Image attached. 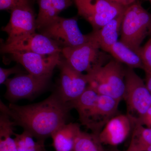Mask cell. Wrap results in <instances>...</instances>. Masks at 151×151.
I'll return each instance as SVG.
<instances>
[{"label": "cell", "mask_w": 151, "mask_h": 151, "mask_svg": "<svg viewBox=\"0 0 151 151\" xmlns=\"http://www.w3.org/2000/svg\"><path fill=\"white\" fill-rule=\"evenodd\" d=\"M72 109L70 102L63 101L56 91L43 101L30 105L7 106L1 101L0 104L1 112L8 115L16 126L43 140L67 123Z\"/></svg>", "instance_id": "obj_1"}, {"label": "cell", "mask_w": 151, "mask_h": 151, "mask_svg": "<svg viewBox=\"0 0 151 151\" xmlns=\"http://www.w3.org/2000/svg\"><path fill=\"white\" fill-rule=\"evenodd\" d=\"M120 101L106 95H100L87 88L76 100L71 103L78 113L81 125L99 136L105 125L118 115Z\"/></svg>", "instance_id": "obj_2"}, {"label": "cell", "mask_w": 151, "mask_h": 151, "mask_svg": "<svg viewBox=\"0 0 151 151\" xmlns=\"http://www.w3.org/2000/svg\"><path fill=\"white\" fill-rule=\"evenodd\" d=\"M126 69L121 63L111 60L86 73L88 86L100 95L110 96L121 102L125 92Z\"/></svg>", "instance_id": "obj_3"}, {"label": "cell", "mask_w": 151, "mask_h": 151, "mask_svg": "<svg viewBox=\"0 0 151 151\" xmlns=\"http://www.w3.org/2000/svg\"><path fill=\"white\" fill-rule=\"evenodd\" d=\"M151 33V14L137 1L126 7L121 27L120 41L139 55L141 45Z\"/></svg>", "instance_id": "obj_4"}, {"label": "cell", "mask_w": 151, "mask_h": 151, "mask_svg": "<svg viewBox=\"0 0 151 151\" xmlns=\"http://www.w3.org/2000/svg\"><path fill=\"white\" fill-rule=\"evenodd\" d=\"M125 83L123 100L127 105V114L136 124L150 107L151 94L145 82L133 68H126Z\"/></svg>", "instance_id": "obj_5"}, {"label": "cell", "mask_w": 151, "mask_h": 151, "mask_svg": "<svg viewBox=\"0 0 151 151\" xmlns=\"http://www.w3.org/2000/svg\"><path fill=\"white\" fill-rule=\"evenodd\" d=\"M100 49L96 42L89 41L78 46L62 48L64 59L76 70L86 73L97 66L104 65L109 59V55Z\"/></svg>", "instance_id": "obj_6"}, {"label": "cell", "mask_w": 151, "mask_h": 151, "mask_svg": "<svg viewBox=\"0 0 151 151\" xmlns=\"http://www.w3.org/2000/svg\"><path fill=\"white\" fill-rule=\"evenodd\" d=\"M40 30L41 33L54 40L62 48L78 46L89 40L88 34L81 32L76 17H58Z\"/></svg>", "instance_id": "obj_7"}, {"label": "cell", "mask_w": 151, "mask_h": 151, "mask_svg": "<svg viewBox=\"0 0 151 151\" xmlns=\"http://www.w3.org/2000/svg\"><path fill=\"white\" fill-rule=\"evenodd\" d=\"M52 75L38 76L28 73L8 78L5 97L12 103L22 99L32 100L45 89Z\"/></svg>", "instance_id": "obj_8"}, {"label": "cell", "mask_w": 151, "mask_h": 151, "mask_svg": "<svg viewBox=\"0 0 151 151\" xmlns=\"http://www.w3.org/2000/svg\"><path fill=\"white\" fill-rule=\"evenodd\" d=\"M62 48L54 40L42 34L34 32L23 36L3 44L1 52L4 53L30 52L43 55L61 53Z\"/></svg>", "instance_id": "obj_9"}, {"label": "cell", "mask_w": 151, "mask_h": 151, "mask_svg": "<svg viewBox=\"0 0 151 151\" xmlns=\"http://www.w3.org/2000/svg\"><path fill=\"white\" fill-rule=\"evenodd\" d=\"M60 70L59 84L57 90L59 96L65 102L77 99L88 86L86 74L76 70L64 59L58 65Z\"/></svg>", "instance_id": "obj_10"}, {"label": "cell", "mask_w": 151, "mask_h": 151, "mask_svg": "<svg viewBox=\"0 0 151 151\" xmlns=\"http://www.w3.org/2000/svg\"><path fill=\"white\" fill-rule=\"evenodd\" d=\"M11 17L7 24L2 28L8 38L5 43H9L21 37L35 32L36 19L30 3L20 6L11 11Z\"/></svg>", "instance_id": "obj_11"}, {"label": "cell", "mask_w": 151, "mask_h": 151, "mask_svg": "<svg viewBox=\"0 0 151 151\" xmlns=\"http://www.w3.org/2000/svg\"><path fill=\"white\" fill-rule=\"evenodd\" d=\"M10 54L28 73L38 76L52 75L55 68L58 66L62 59L60 53L43 55L33 52H14Z\"/></svg>", "instance_id": "obj_12"}, {"label": "cell", "mask_w": 151, "mask_h": 151, "mask_svg": "<svg viewBox=\"0 0 151 151\" xmlns=\"http://www.w3.org/2000/svg\"><path fill=\"white\" fill-rule=\"evenodd\" d=\"M135 124L127 114L116 115L100 132L99 139L103 145L116 147L126 140L133 131Z\"/></svg>", "instance_id": "obj_13"}, {"label": "cell", "mask_w": 151, "mask_h": 151, "mask_svg": "<svg viewBox=\"0 0 151 151\" xmlns=\"http://www.w3.org/2000/svg\"><path fill=\"white\" fill-rule=\"evenodd\" d=\"M124 12L103 27L93 30L88 34L89 39L96 42L100 49L105 52H107L111 46L119 41Z\"/></svg>", "instance_id": "obj_14"}, {"label": "cell", "mask_w": 151, "mask_h": 151, "mask_svg": "<svg viewBox=\"0 0 151 151\" xmlns=\"http://www.w3.org/2000/svg\"><path fill=\"white\" fill-rule=\"evenodd\" d=\"M38 14L36 18L37 29L40 30L55 20L59 14L72 5V0H37Z\"/></svg>", "instance_id": "obj_15"}, {"label": "cell", "mask_w": 151, "mask_h": 151, "mask_svg": "<svg viewBox=\"0 0 151 151\" xmlns=\"http://www.w3.org/2000/svg\"><path fill=\"white\" fill-rule=\"evenodd\" d=\"M81 131L80 124L77 123H66L60 127L51 137L55 151H73Z\"/></svg>", "instance_id": "obj_16"}, {"label": "cell", "mask_w": 151, "mask_h": 151, "mask_svg": "<svg viewBox=\"0 0 151 151\" xmlns=\"http://www.w3.org/2000/svg\"><path fill=\"white\" fill-rule=\"evenodd\" d=\"M78 10V15L87 22L98 15L121 5L107 0H72Z\"/></svg>", "instance_id": "obj_17"}, {"label": "cell", "mask_w": 151, "mask_h": 151, "mask_svg": "<svg viewBox=\"0 0 151 151\" xmlns=\"http://www.w3.org/2000/svg\"><path fill=\"white\" fill-rule=\"evenodd\" d=\"M109 53L113 58L128 67L144 69V66L140 56L124 43L118 41L108 50Z\"/></svg>", "instance_id": "obj_18"}, {"label": "cell", "mask_w": 151, "mask_h": 151, "mask_svg": "<svg viewBox=\"0 0 151 151\" xmlns=\"http://www.w3.org/2000/svg\"><path fill=\"white\" fill-rule=\"evenodd\" d=\"M16 125L6 113L1 111L0 115V151H17L14 137Z\"/></svg>", "instance_id": "obj_19"}, {"label": "cell", "mask_w": 151, "mask_h": 151, "mask_svg": "<svg viewBox=\"0 0 151 151\" xmlns=\"http://www.w3.org/2000/svg\"><path fill=\"white\" fill-rule=\"evenodd\" d=\"M127 151H151V128L136 123Z\"/></svg>", "instance_id": "obj_20"}, {"label": "cell", "mask_w": 151, "mask_h": 151, "mask_svg": "<svg viewBox=\"0 0 151 151\" xmlns=\"http://www.w3.org/2000/svg\"><path fill=\"white\" fill-rule=\"evenodd\" d=\"M73 151H106L97 135L81 131L78 135Z\"/></svg>", "instance_id": "obj_21"}, {"label": "cell", "mask_w": 151, "mask_h": 151, "mask_svg": "<svg viewBox=\"0 0 151 151\" xmlns=\"http://www.w3.org/2000/svg\"><path fill=\"white\" fill-rule=\"evenodd\" d=\"M15 140L17 151H47L43 140H35L34 138L27 131L21 134L15 133Z\"/></svg>", "instance_id": "obj_22"}, {"label": "cell", "mask_w": 151, "mask_h": 151, "mask_svg": "<svg viewBox=\"0 0 151 151\" xmlns=\"http://www.w3.org/2000/svg\"><path fill=\"white\" fill-rule=\"evenodd\" d=\"M139 55L144 64L143 70H151V37L145 45L141 47Z\"/></svg>", "instance_id": "obj_23"}, {"label": "cell", "mask_w": 151, "mask_h": 151, "mask_svg": "<svg viewBox=\"0 0 151 151\" xmlns=\"http://www.w3.org/2000/svg\"><path fill=\"white\" fill-rule=\"evenodd\" d=\"M29 3V0H0V9L11 11L16 8Z\"/></svg>", "instance_id": "obj_24"}, {"label": "cell", "mask_w": 151, "mask_h": 151, "mask_svg": "<svg viewBox=\"0 0 151 151\" xmlns=\"http://www.w3.org/2000/svg\"><path fill=\"white\" fill-rule=\"evenodd\" d=\"M23 71L18 66H14L9 68H0V84H4L10 75L13 74H20Z\"/></svg>", "instance_id": "obj_25"}, {"label": "cell", "mask_w": 151, "mask_h": 151, "mask_svg": "<svg viewBox=\"0 0 151 151\" xmlns=\"http://www.w3.org/2000/svg\"><path fill=\"white\" fill-rule=\"evenodd\" d=\"M147 128H151V106L137 123Z\"/></svg>", "instance_id": "obj_26"}, {"label": "cell", "mask_w": 151, "mask_h": 151, "mask_svg": "<svg viewBox=\"0 0 151 151\" xmlns=\"http://www.w3.org/2000/svg\"><path fill=\"white\" fill-rule=\"evenodd\" d=\"M107 1L119 4L124 6H127L131 5V4H133V3L135 2L137 0H107Z\"/></svg>", "instance_id": "obj_27"}, {"label": "cell", "mask_w": 151, "mask_h": 151, "mask_svg": "<svg viewBox=\"0 0 151 151\" xmlns=\"http://www.w3.org/2000/svg\"><path fill=\"white\" fill-rule=\"evenodd\" d=\"M106 151H127L126 150H121L119 149L116 148H113L110 149H108V150H106Z\"/></svg>", "instance_id": "obj_28"}, {"label": "cell", "mask_w": 151, "mask_h": 151, "mask_svg": "<svg viewBox=\"0 0 151 151\" xmlns=\"http://www.w3.org/2000/svg\"><path fill=\"white\" fill-rule=\"evenodd\" d=\"M147 1H148L149 2H150V3L151 4V0H147Z\"/></svg>", "instance_id": "obj_29"}, {"label": "cell", "mask_w": 151, "mask_h": 151, "mask_svg": "<svg viewBox=\"0 0 151 151\" xmlns=\"http://www.w3.org/2000/svg\"><path fill=\"white\" fill-rule=\"evenodd\" d=\"M150 36L151 37V33L150 35Z\"/></svg>", "instance_id": "obj_30"}]
</instances>
